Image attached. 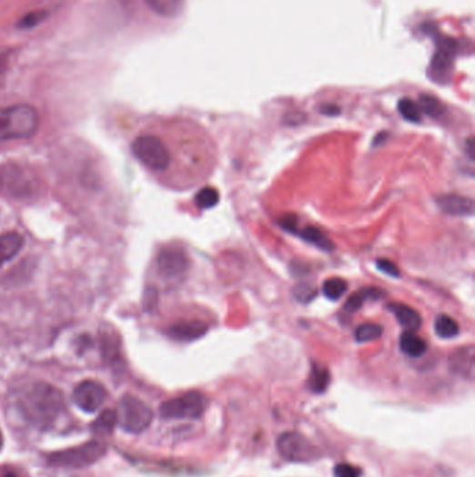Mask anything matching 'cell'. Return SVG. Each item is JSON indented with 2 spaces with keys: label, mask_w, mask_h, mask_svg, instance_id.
<instances>
[{
  "label": "cell",
  "mask_w": 475,
  "mask_h": 477,
  "mask_svg": "<svg viewBox=\"0 0 475 477\" xmlns=\"http://www.w3.org/2000/svg\"><path fill=\"white\" fill-rule=\"evenodd\" d=\"M435 332L442 340H451V338L458 337L459 332H460V327H459L456 320L446 316V314H440L435 320Z\"/></svg>",
  "instance_id": "obj_20"
},
{
  "label": "cell",
  "mask_w": 475,
  "mask_h": 477,
  "mask_svg": "<svg viewBox=\"0 0 475 477\" xmlns=\"http://www.w3.org/2000/svg\"><path fill=\"white\" fill-rule=\"evenodd\" d=\"M330 374L327 367L321 364L312 366L311 376H309L308 387L315 394H322L329 385Z\"/></svg>",
  "instance_id": "obj_19"
},
{
  "label": "cell",
  "mask_w": 475,
  "mask_h": 477,
  "mask_svg": "<svg viewBox=\"0 0 475 477\" xmlns=\"http://www.w3.org/2000/svg\"><path fill=\"white\" fill-rule=\"evenodd\" d=\"M399 345H400V350L404 355L414 359L421 358L428 350L427 342L421 337H419L416 332L410 331L401 334Z\"/></svg>",
  "instance_id": "obj_15"
},
{
  "label": "cell",
  "mask_w": 475,
  "mask_h": 477,
  "mask_svg": "<svg viewBox=\"0 0 475 477\" xmlns=\"http://www.w3.org/2000/svg\"><path fill=\"white\" fill-rule=\"evenodd\" d=\"M450 370L467 380L474 379V348L471 345L460 348L449 356Z\"/></svg>",
  "instance_id": "obj_11"
},
{
  "label": "cell",
  "mask_w": 475,
  "mask_h": 477,
  "mask_svg": "<svg viewBox=\"0 0 475 477\" xmlns=\"http://www.w3.org/2000/svg\"><path fill=\"white\" fill-rule=\"evenodd\" d=\"M157 272L167 280L180 279L190 269V259L182 249H164L157 259Z\"/></svg>",
  "instance_id": "obj_8"
},
{
  "label": "cell",
  "mask_w": 475,
  "mask_h": 477,
  "mask_svg": "<svg viewBox=\"0 0 475 477\" xmlns=\"http://www.w3.org/2000/svg\"><path fill=\"white\" fill-rule=\"evenodd\" d=\"M219 201V193L217 188H204L197 193L196 203L199 208L208 209L214 208Z\"/></svg>",
  "instance_id": "obj_26"
},
{
  "label": "cell",
  "mask_w": 475,
  "mask_h": 477,
  "mask_svg": "<svg viewBox=\"0 0 475 477\" xmlns=\"http://www.w3.org/2000/svg\"><path fill=\"white\" fill-rule=\"evenodd\" d=\"M146 4L162 17H176L185 9L186 0H146Z\"/></svg>",
  "instance_id": "obj_17"
},
{
  "label": "cell",
  "mask_w": 475,
  "mask_h": 477,
  "mask_svg": "<svg viewBox=\"0 0 475 477\" xmlns=\"http://www.w3.org/2000/svg\"><path fill=\"white\" fill-rule=\"evenodd\" d=\"M419 109L431 117H440L445 111L440 99L432 96H425V94L419 96Z\"/></svg>",
  "instance_id": "obj_25"
},
{
  "label": "cell",
  "mask_w": 475,
  "mask_h": 477,
  "mask_svg": "<svg viewBox=\"0 0 475 477\" xmlns=\"http://www.w3.org/2000/svg\"><path fill=\"white\" fill-rule=\"evenodd\" d=\"M389 310L395 314L396 320L403 325L407 331L416 332L421 329V316L410 306L401 305V303H390Z\"/></svg>",
  "instance_id": "obj_14"
},
{
  "label": "cell",
  "mask_w": 475,
  "mask_h": 477,
  "mask_svg": "<svg viewBox=\"0 0 475 477\" xmlns=\"http://www.w3.org/2000/svg\"><path fill=\"white\" fill-rule=\"evenodd\" d=\"M5 477H17L15 473H7Z\"/></svg>",
  "instance_id": "obj_34"
},
{
  "label": "cell",
  "mask_w": 475,
  "mask_h": 477,
  "mask_svg": "<svg viewBox=\"0 0 475 477\" xmlns=\"http://www.w3.org/2000/svg\"><path fill=\"white\" fill-rule=\"evenodd\" d=\"M23 415L41 429H48L65 411V398L52 385L38 382L20 401Z\"/></svg>",
  "instance_id": "obj_1"
},
{
  "label": "cell",
  "mask_w": 475,
  "mask_h": 477,
  "mask_svg": "<svg viewBox=\"0 0 475 477\" xmlns=\"http://www.w3.org/2000/svg\"><path fill=\"white\" fill-rule=\"evenodd\" d=\"M438 206L449 215L471 217L474 214V201L458 194H445L437 200Z\"/></svg>",
  "instance_id": "obj_12"
},
{
  "label": "cell",
  "mask_w": 475,
  "mask_h": 477,
  "mask_svg": "<svg viewBox=\"0 0 475 477\" xmlns=\"http://www.w3.org/2000/svg\"><path fill=\"white\" fill-rule=\"evenodd\" d=\"M116 415L119 426L131 434L146 431L154 419L152 409L133 395H125L120 400L119 411H116Z\"/></svg>",
  "instance_id": "obj_3"
},
{
  "label": "cell",
  "mask_w": 475,
  "mask_h": 477,
  "mask_svg": "<svg viewBox=\"0 0 475 477\" xmlns=\"http://www.w3.org/2000/svg\"><path fill=\"white\" fill-rule=\"evenodd\" d=\"M383 296H385V292L378 289V288H364V289L359 290V292L354 293L351 298H349L343 310H345L346 313H356V311L363 308L364 301L377 300V299H382Z\"/></svg>",
  "instance_id": "obj_16"
},
{
  "label": "cell",
  "mask_w": 475,
  "mask_h": 477,
  "mask_svg": "<svg viewBox=\"0 0 475 477\" xmlns=\"http://www.w3.org/2000/svg\"><path fill=\"white\" fill-rule=\"evenodd\" d=\"M106 452V445L101 441H89L80 447L52 453L49 462L60 468H86L101 460Z\"/></svg>",
  "instance_id": "obj_5"
},
{
  "label": "cell",
  "mask_w": 475,
  "mask_h": 477,
  "mask_svg": "<svg viewBox=\"0 0 475 477\" xmlns=\"http://www.w3.org/2000/svg\"><path fill=\"white\" fill-rule=\"evenodd\" d=\"M296 235L300 236L306 242L311 243L315 248L321 249L324 251H332L335 249L332 240L322 232L321 229H317L314 227L304 228L303 230H298Z\"/></svg>",
  "instance_id": "obj_18"
},
{
  "label": "cell",
  "mask_w": 475,
  "mask_h": 477,
  "mask_svg": "<svg viewBox=\"0 0 475 477\" xmlns=\"http://www.w3.org/2000/svg\"><path fill=\"white\" fill-rule=\"evenodd\" d=\"M44 17H45V13H42V12L30 13V15H25V18H21L20 27H23V28L34 27V25H38V23H41L42 18Z\"/></svg>",
  "instance_id": "obj_31"
},
{
  "label": "cell",
  "mask_w": 475,
  "mask_h": 477,
  "mask_svg": "<svg viewBox=\"0 0 475 477\" xmlns=\"http://www.w3.org/2000/svg\"><path fill=\"white\" fill-rule=\"evenodd\" d=\"M25 246V238L17 232L0 235V267L15 259Z\"/></svg>",
  "instance_id": "obj_13"
},
{
  "label": "cell",
  "mask_w": 475,
  "mask_h": 477,
  "mask_svg": "<svg viewBox=\"0 0 475 477\" xmlns=\"http://www.w3.org/2000/svg\"><path fill=\"white\" fill-rule=\"evenodd\" d=\"M38 127V112L30 105L0 107V143L33 137Z\"/></svg>",
  "instance_id": "obj_2"
},
{
  "label": "cell",
  "mask_w": 475,
  "mask_h": 477,
  "mask_svg": "<svg viewBox=\"0 0 475 477\" xmlns=\"http://www.w3.org/2000/svg\"><path fill=\"white\" fill-rule=\"evenodd\" d=\"M321 112L324 115H330V117H333V115H338L339 112H340V109H339L338 107H333V105H325V107H322Z\"/></svg>",
  "instance_id": "obj_32"
},
{
  "label": "cell",
  "mask_w": 475,
  "mask_h": 477,
  "mask_svg": "<svg viewBox=\"0 0 475 477\" xmlns=\"http://www.w3.org/2000/svg\"><path fill=\"white\" fill-rule=\"evenodd\" d=\"M377 267L383 274L390 275V277H399V275H400L398 267H396L392 261H389V259H378Z\"/></svg>",
  "instance_id": "obj_30"
},
{
  "label": "cell",
  "mask_w": 475,
  "mask_h": 477,
  "mask_svg": "<svg viewBox=\"0 0 475 477\" xmlns=\"http://www.w3.org/2000/svg\"><path fill=\"white\" fill-rule=\"evenodd\" d=\"M133 154L144 167L154 172H165L170 165V153L161 138L141 136L134 140Z\"/></svg>",
  "instance_id": "obj_4"
},
{
  "label": "cell",
  "mask_w": 475,
  "mask_h": 477,
  "mask_svg": "<svg viewBox=\"0 0 475 477\" xmlns=\"http://www.w3.org/2000/svg\"><path fill=\"white\" fill-rule=\"evenodd\" d=\"M317 288L311 284H300L294 288V298L298 299L301 303H309L317 298Z\"/></svg>",
  "instance_id": "obj_27"
},
{
  "label": "cell",
  "mask_w": 475,
  "mask_h": 477,
  "mask_svg": "<svg viewBox=\"0 0 475 477\" xmlns=\"http://www.w3.org/2000/svg\"><path fill=\"white\" fill-rule=\"evenodd\" d=\"M116 411L106 409V411H102L98 419L94 421L93 431L96 432V434H99V436H109L110 432L116 427Z\"/></svg>",
  "instance_id": "obj_21"
},
{
  "label": "cell",
  "mask_w": 475,
  "mask_h": 477,
  "mask_svg": "<svg viewBox=\"0 0 475 477\" xmlns=\"http://www.w3.org/2000/svg\"><path fill=\"white\" fill-rule=\"evenodd\" d=\"M383 330L380 325L374 324V322H367V324L359 325L356 330V340L359 343L372 342V340H379L382 337Z\"/></svg>",
  "instance_id": "obj_23"
},
{
  "label": "cell",
  "mask_w": 475,
  "mask_h": 477,
  "mask_svg": "<svg viewBox=\"0 0 475 477\" xmlns=\"http://www.w3.org/2000/svg\"><path fill=\"white\" fill-rule=\"evenodd\" d=\"M208 332V325L201 320H187V321H178L176 324L170 325L167 329V335L173 340H199Z\"/></svg>",
  "instance_id": "obj_10"
},
{
  "label": "cell",
  "mask_w": 475,
  "mask_h": 477,
  "mask_svg": "<svg viewBox=\"0 0 475 477\" xmlns=\"http://www.w3.org/2000/svg\"><path fill=\"white\" fill-rule=\"evenodd\" d=\"M279 225L286 232L293 233V235L298 233V217H294V215H283L282 218H280Z\"/></svg>",
  "instance_id": "obj_29"
},
{
  "label": "cell",
  "mask_w": 475,
  "mask_h": 477,
  "mask_svg": "<svg viewBox=\"0 0 475 477\" xmlns=\"http://www.w3.org/2000/svg\"><path fill=\"white\" fill-rule=\"evenodd\" d=\"M106 398V390H105L104 385L93 381V380H86V381L80 382L73 391V400H75L76 405L86 413L98 411Z\"/></svg>",
  "instance_id": "obj_9"
},
{
  "label": "cell",
  "mask_w": 475,
  "mask_h": 477,
  "mask_svg": "<svg viewBox=\"0 0 475 477\" xmlns=\"http://www.w3.org/2000/svg\"><path fill=\"white\" fill-rule=\"evenodd\" d=\"M399 112L404 119L411 123H419L421 120V109L413 99L403 98L399 101Z\"/></svg>",
  "instance_id": "obj_24"
},
{
  "label": "cell",
  "mask_w": 475,
  "mask_h": 477,
  "mask_svg": "<svg viewBox=\"0 0 475 477\" xmlns=\"http://www.w3.org/2000/svg\"><path fill=\"white\" fill-rule=\"evenodd\" d=\"M207 406L208 401L201 392L191 391L162 403L159 413L164 419H176V421L198 419L204 415Z\"/></svg>",
  "instance_id": "obj_6"
},
{
  "label": "cell",
  "mask_w": 475,
  "mask_h": 477,
  "mask_svg": "<svg viewBox=\"0 0 475 477\" xmlns=\"http://www.w3.org/2000/svg\"><path fill=\"white\" fill-rule=\"evenodd\" d=\"M322 292L330 300H339L348 292V282L342 278H330L324 282Z\"/></svg>",
  "instance_id": "obj_22"
},
{
  "label": "cell",
  "mask_w": 475,
  "mask_h": 477,
  "mask_svg": "<svg viewBox=\"0 0 475 477\" xmlns=\"http://www.w3.org/2000/svg\"><path fill=\"white\" fill-rule=\"evenodd\" d=\"M278 450L290 462H311L318 460L319 450L300 432H285L278 440Z\"/></svg>",
  "instance_id": "obj_7"
},
{
  "label": "cell",
  "mask_w": 475,
  "mask_h": 477,
  "mask_svg": "<svg viewBox=\"0 0 475 477\" xmlns=\"http://www.w3.org/2000/svg\"><path fill=\"white\" fill-rule=\"evenodd\" d=\"M2 447H4V436H2V432H0V451H2Z\"/></svg>",
  "instance_id": "obj_33"
},
{
  "label": "cell",
  "mask_w": 475,
  "mask_h": 477,
  "mask_svg": "<svg viewBox=\"0 0 475 477\" xmlns=\"http://www.w3.org/2000/svg\"><path fill=\"white\" fill-rule=\"evenodd\" d=\"M335 477H361L363 471L359 466L350 465V463H339L335 466Z\"/></svg>",
  "instance_id": "obj_28"
}]
</instances>
